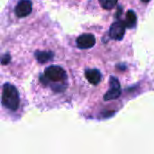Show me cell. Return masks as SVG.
Listing matches in <instances>:
<instances>
[{"label": "cell", "instance_id": "cell-1", "mask_svg": "<svg viewBox=\"0 0 154 154\" xmlns=\"http://www.w3.org/2000/svg\"><path fill=\"white\" fill-rule=\"evenodd\" d=\"M1 103L5 108L11 111H16L18 109L20 98L18 90L14 86L9 83H5L3 86Z\"/></svg>", "mask_w": 154, "mask_h": 154}, {"label": "cell", "instance_id": "cell-2", "mask_svg": "<svg viewBox=\"0 0 154 154\" xmlns=\"http://www.w3.org/2000/svg\"><path fill=\"white\" fill-rule=\"evenodd\" d=\"M44 76L51 81L53 82H62L67 79L66 71L60 66L51 65L45 69Z\"/></svg>", "mask_w": 154, "mask_h": 154}, {"label": "cell", "instance_id": "cell-3", "mask_svg": "<svg viewBox=\"0 0 154 154\" xmlns=\"http://www.w3.org/2000/svg\"><path fill=\"white\" fill-rule=\"evenodd\" d=\"M121 95V88H120V83L118 79L115 77L110 78V88L109 90L105 94L104 96V100L105 101H110L116 99L120 97Z\"/></svg>", "mask_w": 154, "mask_h": 154}, {"label": "cell", "instance_id": "cell-4", "mask_svg": "<svg viewBox=\"0 0 154 154\" xmlns=\"http://www.w3.org/2000/svg\"><path fill=\"white\" fill-rule=\"evenodd\" d=\"M125 24L124 22H115L109 30V35L113 40L120 41L124 38L125 32Z\"/></svg>", "mask_w": 154, "mask_h": 154}, {"label": "cell", "instance_id": "cell-5", "mask_svg": "<svg viewBox=\"0 0 154 154\" xmlns=\"http://www.w3.org/2000/svg\"><path fill=\"white\" fill-rule=\"evenodd\" d=\"M32 11V4L31 0H20L15 6V14L18 17H26Z\"/></svg>", "mask_w": 154, "mask_h": 154}, {"label": "cell", "instance_id": "cell-6", "mask_svg": "<svg viewBox=\"0 0 154 154\" xmlns=\"http://www.w3.org/2000/svg\"><path fill=\"white\" fill-rule=\"evenodd\" d=\"M96 44V38L91 33L81 34L77 39V45L79 49H90Z\"/></svg>", "mask_w": 154, "mask_h": 154}, {"label": "cell", "instance_id": "cell-7", "mask_svg": "<svg viewBox=\"0 0 154 154\" xmlns=\"http://www.w3.org/2000/svg\"><path fill=\"white\" fill-rule=\"evenodd\" d=\"M86 79L88 80V82L92 85H97L102 79V75L98 69H87L85 72Z\"/></svg>", "mask_w": 154, "mask_h": 154}, {"label": "cell", "instance_id": "cell-8", "mask_svg": "<svg viewBox=\"0 0 154 154\" xmlns=\"http://www.w3.org/2000/svg\"><path fill=\"white\" fill-rule=\"evenodd\" d=\"M35 58L40 63H46L52 60L53 52L51 51H36Z\"/></svg>", "mask_w": 154, "mask_h": 154}, {"label": "cell", "instance_id": "cell-9", "mask_svg": "<svg viewBox=\"0 0 154 154\" xmlns=\"http://www.w3.org/2000/svg\"><path fill=\"white\" fill-rule=\"evenodd\" d=\"M136 21H137V17H136V14L134 11L132 10H129L126 14V19H125V27L126 28H133L134 26H135L136 24Z\"/></svg>", "mask_w": 154, "mask_h": 154}, {"label": "cell", "instance_id": "cell-10", "mask_svg": "<svg viewBox=\"0 0 154 154\" xmlns=\"http://www.w3.org/2000/svg\"><path fill=\"white\" fill-rule=\"evenodd\" d=\"M117 1L118 0H99V3L103 8L109 10V9L114 8L116 5Z\"/></svg>", "mask_w": 154, "mask_h": 154}, {"label": "cell", "instance_id": "cell-11", "mask_svg": "<svg viewBox=\"0 0 154 154\" xmlns=\"http://www.w3.org/2000/svg\"><path fill=\"white\" fill-rule=\"evenodd\" d=\"M10 60H11V57L9 54H5L4 55L1 59H0V62L3 64V65H6L10 62Z\"/></svg>", "mask_w": 154, "mask_h": 154}, {"label": "cell", "instance_id": "cell-12", "mask_svg": "<svg viewBox=\"0 0 154 154\" xmlns=\"http://www.w3.org/2000/svg\"><path fill=\"white\" fill-rule=\"evenodd\" d=\"M143 2H144V3H148V2H150V0H142Z\"/></svg>", "mask_w": 154, "mask_h": 154}]
</instances>
